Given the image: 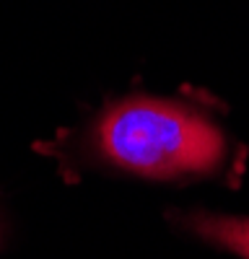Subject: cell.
Listing matches in <instances>:
<instances>
[{
	"label": "cell",
	"instance_id": "obj_1",
	"mask_svg": "<svg viewBox=\"0 0 249 259\" xmlns=\"http://www.w3.org/2000/svg\"><path fill=\"white\" fill-rule=\"evenodd\" d=\"M86 156L143 179H197L226 168L228 138L216 119L184 101L130 96L94 119Z\"/></svg>",
	"mask_w": 249,
	"mask_h": 259
},
{
	"label": "cell",
	"instance_id": "obj_2",
	"mask_svg": "<svg viewBox=\"0 0 249 259\" xmlns=\"http://www.w3.org/2000/svg\"><path fill=\"white\" fill-rule=\"evenodd\" d=\"M179 223L190 233H195L197 239L231 251L241 259H249V218L197 210L179 215Z\"/></svg>",
	"mask_w": 249,
	"mask_h": 259
}]
</instances>
